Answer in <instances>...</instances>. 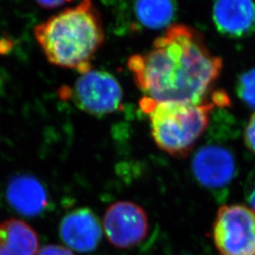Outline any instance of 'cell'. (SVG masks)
Masks as SVG:
<instances>
[{
	"mask_svg": "<svg viewBox=\"0 0 255 255\" xmlns=\"http://www.w3.org/2000/svg\"><path fill=\"white\" fill-rule=\"evenodd\" d=\"M128 67L144 97L156 102L196 104L213 95L223 63L197 29L173 24L147 52L129 57Z\"/></svg>",
	"mask_w": 255,
	"mask_h": 255,
	"instance_id": "cell-1",
	"label": "cell"
},
{
	"mask_svg": "<svg viewBox=\"0 0 255 255\" xmlns=\"http://www.w3.org/2000/svg\"><path fill=\"white\" fill-rule=\"evenodd\" d=\"M37 43L53 65L86 73L105 33L99 9L92 0L64 9L34 27Z\"/></svg>",
	"mask_w": 255,
	"mask_h": 255,
	"instance_id": "cell-2",
	"label": "cell"
},
{
	"mask_svg": "<svg viewBox=\"0 0 255 255\" xmlns=\"http://www.w3.org/2000/svg\"><path fill=\"white\" fill-rule=\"evenodd\" d=\"M230 103L224 92H214L201 103L156 102L144 97L140 109L149 119L151 135L156 145L174 157L188 154L210 123L211 113Z\"/></svg>",
	"mask_w": 255,
	"mask_h": 255,
	"instance_id": "cell-3",
	"label": "cell"
},
{
	"mask_svg": "<svg viewBox=\"0 0 255 255\" xmlns=\"http://www.w3.org/2000/svg\"><path fill=\"white\" fill-rule=\"evenodd\" d=\"M63 100L73 101L75 105L95 117H103L117 112L123 101V90L114 75L103 70L82 74L73 87L60 90Z\"/></svg>",
	"mask_w": 255,
	"mask_h": 255,
	"instance_id": "cell-4",
	"label": "cell"
},
{
	"mask_svg": "<svg viewBox=\"0 0 255 255\" xmlns=\"http://www.w3.org/2000/svg\"><path fill=\"white\" fill-rule=\"evenodd\" d=\"M221 255H255V212L241 204L220 207L213 230Z\"/></svg>",
	"mask_w": 255,
	"mask_h": 255,
	"instance_id": "cell-5",
	"label": "cell"
},
{
	"mask_svg": "<svg viewBox=\"0 0 255 255\" xmlns=\"http://www.w3.org/2000/svg\"><path fill=\"white\" fill-rule=\"evenodd\" d=\"M103 226L111 244L128 249L147 236L148 219L145 210L131 201H118L105 212Z\"/></svg>",
	"mask_w": 255,
	"mask_h": 255,
	"instance_id": "cell-6",
	"label": "cell"
},
{
	"mask_svg": "<svg viewBox=\"0 0 255 255\" xmlns=\"http://www.w3.org/2000/svg\"><path fill=\"white\" fill-rule=\"evenodd\" d=\"M192 172L196 181L212 192L224 191L237 175V160L228 147L201 146L193 156Z\"/></svg>",
	"mask_w": 255,
	"mask_h": 255,
	"instance_id": "cell-7",
	"label": "cell"
},
{
	"mask_svg": "<svg viewBox=\"0 0 255 255\" xmlns=\"http://www.w3.org/2000/svg\"><path fill=\"white\" fill-rule=\"evenodd\" d=\"M60 236L64 243L80 253L94 252L101 242L102 230L100 220L88 208L72 211L60 224Z\"/></svg>",
	"mask_w": 255,
	"mask_h": 255,
	"instance_id": "cell-8",
	"label": "cell"
},
{
	"mask_svg": "<svg viewBox=\"0 0 255 255\" xmlns=\"http://www.w3.org/2000/svg\"><path fill=\"white\" fill-rule=\"evenodd\" d=\"M213 20L219 32L230 38H243L255 31L254 0H216Z\"/></svg>",
	"mask_w": 255,
	"mask_h": 255,
	"instance_id": "cell-9",
	"label": "cell"
},
{
	"mask_svg": "<svg viewBox=\"0 0 255 255\" xmlns=\"http://www.w3.org/2000/svg\"><path fill=\"white\" fill-rule=\"evenodd\" d=\"M7 200L13 209L26 217L42 214L48 204V197L43 184L29 175L11 178L7 187Z\"/></svg>",
	"mask_w": 255,
	"mask_h": 255,
	"instance_id": "cell-10",
	"label": "cell"
},
{
	"mask_svg": "<svg viewBox=\"0 0 255 255\" xmlns=\"http://www.w3.org/2000/svg\"><path fill=\"white\" fill-rule=\"evenodd\" d=\"M37 234L26 222L9 219L0 224V255H36Z\"/></svg>",
	"mask_w": 255,
	"mask_h": 255,
	"instance_id": "cell-11",
	"label": "cell"
},
{
	"mask_svg": "<svg viewBox=\"0 0 255 255\" xmlns=\"http://www.w3.org/2000/svg\"><path fill=\"white\" fill-rule=\"evenodd\" d=\"M134 13L144 27L160 29L172 23L176 3L175 0H135Z\"/></svg>",
	"mask_w": 255,
	"mask_h": 255,
	"instance_id": "cell-12",
	"label": "cell"
},
{
	"mask_svg": "<svg viewBox=\"0 0 255 255\" xmlns=\"http://www.w3.org/2000/svg\"><path fill=\"white\" fill-rule=\"evenodd\" d=\"M237 91L240 100L255 109V68L242 74L238 79Z\"/></svg>",
	"mask_w": 255,
	"mask_h": 255,
	"instance_id": "cell-13",
	"label": "cell"
},
{
	"mask_svg": "<svg viewBox=\"0 0 255 255\" xmlns=\"http://www.w3.org/2000/svg\"><path fill=\"white\" fill-rule=\"evenodd\" d=\"M244 191L245 199L250 205V208L255 212V167L247 178Z\"/></svg>",
	"mask_w": 255,
	"mask_h": 255,
	"instance_id": "cell-14",
	"label": "cell"
},
{
	"mask_svg": "<svg viewBox=\"0 0 255 255\" xmlns=\"http://www.w3.org/2000/svg\"><path fill=\"white\" fill-rule=\"evenodd\" d=\"M244 140L248 148L255 154V112L249 120L245 128Z\"/></svg>",
	"mask_w": 255,
	"mask_h": 255,
	"instance_id": "cell-15",
	"label": "cell"
},
{
	"mask_svg": "<svg viewBox=\"0 0 255 255\" xmlns=\"http://www.w3.org/2000/svg\"><path fill=\"white\" fill-rule=\"evenodd\" d=\"M39 255H74L72 252L66 248L57 245L45 246L39 253Z\"/></svg>",
	"mask_w": 255,
	"mask_h": 255,
	"instance_id": "cell-16",
	"label": "cell"
},
{
	"mask_svg": "<svg viewBox=\"0 0 255 255\" xmlns=\"http://www.w3.org/2000/svg\"><path fill=\"white\" fill-rule=\"evenodd\" d=\"M34 1L40 7L44 9H50L59 8L65 3L70 2L71 0H34Z\"/></svg>",
	"mask_w": 255,
	"mask_h": 255,
	"instance_id": "cell-17",
	"label": "cell"
}]
</instances>
